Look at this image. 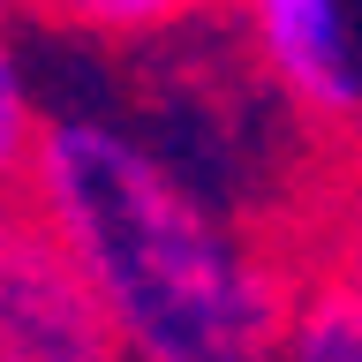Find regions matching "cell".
Returning a JSON list of instances; mask_svg holds the SVG:
<instances>
[{
	"label": "cell",
	"mask_w": 362,
	"mask_h": 362,
	"mask_svg": "<svg viewBox=\"0 0 362 362\" xmlns=\"http://www.w3.org/2000/svg\"><path fill=\"white\" fill-rule=\"evenodd\" d=\"M0 362H121L98 302L30 204H0Z\"/></svg>",
	"instance_id": "2"
},
{
	"label": "cell",
	"mask_w": 362,
	"mask_h": 362,
	"mask_svg": "<svg viewBox=\"0 0 362 362\" xmlns=\"http://www.w3.org/2000/svg\"><path fill=\"white\" fill-rule=\"evenodd\" d=\"M242 16L257 30L272 83L302 113H325V121L362 113V53H355L347 0H242Z\"/></svg>",
	"instance_id": "3"
},
{
	"label": "cell",
	"mask_w": 362,
	"mask_h": 362,
	"mask_svg": "<svg viewBox=\"0 0 362 362\" xmlns=\"http://www.w3.org/2000/svg\"><path fill=\"white\" fill-rule=\"evenodd\" d=\"M279 362H362V294L332 272L310 279L302 294H287Z\"/></svg>",
	"instance_id": "4"
},
{
	"label": "cell",
	"mask_w": 362,
	"mask_h": 362,
	"mask_svg": "<svg viewBox=\"0 0 362 362\" xmlns=\"http://www.w3.org/2000/svg\"><path fill=\"white\" fill-rule=\"evenodd\" d=\"M38 129H45V113H38V90H30V68H23V45L0 23V204H16V189L30 181Z\"/></svg>",
	"instance_id": "5"
},
{
	"label": "cell",
	"mask_w": 362,
	"mask_h": 362,
	"mask_svg": "<svg viewBox=\"0 0 362 362\" xmlns=\"http://www.w3.org/2000/svg\"><path fill=\"white\" fill-rule=\"evenodd\" d=\"M325 249H332V279L362 294V174H347V189L325 211Z\"/></svg>",
	"instance_id": "7"
},
{
	"label": "cell",
	"mask_w": 362,
	"mask_h": 362,
	"mask_svg": "<svg viewBox=\"0 0 362 362\" xmlns=\"http://www.w3.org/2000/svg\"><path fill=\"white\" fill-rule=\"evenodd\" d=\"M23 189L121 362H279V264L144 136L61 113L38 129Z\"/></svg>",
	"instance_id": "1"
},
{
	"label": "cell",
	"mask_w": 362,
	"mask_h": 362,
	"mask_svg": "<svg viewBox=\"0 0 362 362\" xmlns=\"http://www.w3.org/2000/svg\"><path fill=\"white\" fill-rule=\"evenodd\" d=\"M53 23H76L90 38H144V30H166L181 23L197 0H38Z\"/></svg>",
	"instance_id": "6"
}]
</instances>
